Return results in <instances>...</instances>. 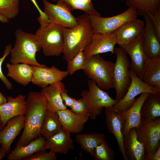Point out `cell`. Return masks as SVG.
Masks as SVG:
<instances>
[{"mask_svg":"<svg viewBox=\"0 0 160 160\" xmlns=\"http://www.w3.org/2000/svg\"><path fill=\"white\" fill-rule=\"evenodd\" d=\"M24 127L16 146H25L39 137L47 109L45 98L41 92L31 91L26 99Z\"/></svg>","mask_w":160,"mask_h":160,"instance_id":"1","label":"cell"},{"mask_svg":"<svg viewBox=\"0 0 160 160\" xmlns=\"http://www.w3.org/2000/svg\"><path fill=\"white\" fill-rule=\"evenodd\" d=\"M76 18L78 24L76 26L71 28H63V59L67 62L80 50H84L90 41L93 34L88 15L84 14Z\"/></svg>","mask_w":160,"mask_h":160,"instance_id":"2","label":"cell"},{"mask_svg":"<svg viewBox=\"0 0 160 160\" xmlns=\"http://www.w3.org/2000/svg\"><path fill=\"white\" fill-rule=\"evenodd\" d=\"M15 44L10 52V63H23L34 66L47 67L40 64L36 59V54L41 48L34 34L18 29L15 32Z\"/></svg>","mask_w":160,"mask_h":160,"instance_id":"3","label":"cell"},{"mask_svg":"<svg viewBox=\"0 0 160 160\" xmlns=\"http://www.w3.org/2000/svg\"><path fill=\"white\" fill-rule=\"evenodd\" d=\"M114 63L104 59L99 54L85 58L84 73L102 89L114 88L113 71Z\"/></svg>","mask_w":160,"mask_h":160,"instance_id":"4","label":"cell"},{"mask_svg":"<svg viewBox=\"0 0 160 160\" xmlns=\"http://www.w3.org/2000/svg\"><path fill=\"white\" fill-rule=\"evenodd\" d=\"M63 27L49 22L36 30L34 35L45 56H59L63 53Z\"/></svg>","mask_w":160,"mask_h":160,"instance_id":"5","label":"cell"},{"mask_svg":"<svg viewBox=\"0 0 160 160\" xmlns=\"http://www.w3.org/2000/svg\"><path fill=\"white\" fill-rule=\"evenodd\" d=\"M88 90H83L81 95L89 111V118L93 120L102 113L104 108L112 107L117 101L93 80L88 81Z\"/></svg>","mask_w":160,"mask_h":160,"instance_id":"6","label":"cell"},{"mask_svg":"<svg viewBox=\"0 0 160 160\" xmlns=\"http://www.w3.org/2000/svg\"><path fill=\"white\" fill-rule=\"evenodd\" d=\"M116 60L113 71V80L116 90L115 100L121 99L125 95L131 83L130 63L127 53L120 47L115 48Z\"/></svg>","mask_w":160,"mask_h":160,"instance_id":"7","label":"cell"},{"mask_svg":"<svg viewBox=\"0 0 160 160\" xmlns=\"http://www.w3.org/2000/svg\"><path fill=\"white\" fill-rule=\"evenodd\" d=\"M136 10L129 8L124 12L111 17L89 15L93 33L109 34L113 33L126 22L137 18Z\"/></svg>","mask_w":160,"mask_h":160,"instance_id":"8","label":"cell"},{"mask_svg":"<svg viewBox=\"0 0 160 160\" xmlns=\"http://www.w3.org/2000/svg\"><path fill=\"white\" fill-rule=\"evenodd\" d=\"M131 83L124 97L116 102L112 107L120 113L129 109L134 104L136 97L141 93L148 92L160 96V88L150 86L140 79L130 68Z\"/></svg>","mask_w":160,"mask_h":160,"instance_id":"9","label":"cell"},{"mask_svg":"<svg viewBox=\"0 0 160 160\" xmlns=\"http://www.w3.org/2000/svg\"><path fill=\"white\" fill-rule=\"evenodd\" d=\"M135 129L138 139L145 148V160L160 143V118L151 120L142 119L140 125Z\"/></svg>","mask_w":160,"mask_h":160,"instance_id":"10","label":"cell"},{"mask_svg":"<svg viewBox=\"0 0 160 160\" xmlns=\"http://www.w3.org/2000/svg\"><path fill=\"white\" fill-rule=\"evenodd\" d=\"M44 12L49 22L62 26L71 28L78 24L76 17L71 13V10L64 1H57L56 4H52L47 0H43Z\"/></svg>","mask_w":160,"mask_h":160,"instance_id":"11","label":"cell"},{"mask_svg":"<svg viewBox=\"0 0 160 160\" xmlns=\"http://www.w3.org/2000/svg\"><path fill=\"white\" fill-rule=\"evenodd\" d=\"M143 41L142 32L130 43L119 46L129 55L131 61L130 68L141 79L144 67L148 59L143 49Z\"/></svg>","mask_w":160,"mask_h":160,"instance_id":"12","label":"cell"},{"mask_svg":"<svg viewBox=\"0 0 160 160\" xmlns=\"http://www.w3.org/2000/svg\"><path fill=\"white\" fill-rule=\"evenodd\" d=\"M116 44V40L114 33L106 34L93 33L90 41L83 50L85 58L108 52L114 54Z\"/></svg>","mask_w":160,"mask_h":160,"instance_id":"13","label":"cell"},{"mask_svg":"<svg viewBox=\"0 0 160 160\" xmlns=\"http://www.w3.org/2000/svg\"><path fill=\"white\" fill-rule=\"evenodd\" d=\"M68 75L67 71H61L55 65L50 68L33 66L31 82L43 88L63 80Z\"/></svg>","mask_w":160,"mask_h":160,"instance_id":"14","label":"cell"},{"mask_svg":"<svg viewBox=\"0 0 160 160\" xmlns=\"http://www.w3.org/2000/svg\"><path fill=\"white\" fill-rule=\"evenodd\" d=\"M24 115L14 117L7 122L0 133V150L9 153L13 142L24 127Z\"/></svg>","mask_w":160,"mask_h":160,"instance_id":"15","label":"cell"},{"mask_svg":"<svg viewBox=\"0 0 160 160\" xmlns=\"http://www.w3.org/2000/svg\"><path fill=\"white\" fill-rule=\"evenodd\" d=\"M143 17L145 22L142 31L143 36V47L144 54L148 59L160 57V41L156 35L153 23L146 14Z\"/></svg>","mask_w":160,"mask_h":160,"instance_id":"16","label":"cell"},{"mask_svg":"<svg viewBox=\"0 0 160 160\" xmlns=\"http://www.w3.org/2000/svg\"><path fill=\"white\" fill-rule=\"evenodd\" d=\"M149 93L144 92L140 94L129 109L121 113L124 135L128 133L131 129L136 128L140 124L142 121L141 109Z\"/></svg>","mask_w":160,"mask_h":160,"instance_id":"17","label":"cell"},{"mask_svg":"<svg viewBox=\"0 0 160 160\" xmlns=\"http://www.w3.org/2000/svg\"><path fill=\"white\" fill-rule=\"evenodd\" d=\"M105 122L107 129L115 137L118 144L119 150L122 154L124 159L128 160L124 150V135L121 113L116 111L112 107L105 108Z\"/></svg>","mask_w":160,"mask_h":160,"instance_id":"18","label":"cell"},{"mask_svg":"<svg viewBox=\"0 0 160 160\" xmlns=\"http://www.w3.org/2000/svg\"><path fill=\"white\" fill-rule=\"evenodd\" d=\"M7 102L0 105V118L4 127L11 118L24 115L26 107V97L19 94L15 97L8 96Z\"/></svg>","mask_w":160,"mask_h":160,"instance_id":"19","label":"cell"},{"mask_svg":"<svg viewBox=\"0 0 160 160\" xmlns=\"http://www.w3.org/2000/svg\"><path fill=\"white\" fill-rule=\"evenodd\" d=\"M144 26L145 22L137 18L126 22L113 32L117 44L120 46L130 43L142 31Z\"/></svg>","mask_w":160,"mask_h":160,"instance_id":"20","label":"cell"},{"mask_svg":"<svg viewBox=\"0 0 160 160\" xmlns=\"http://www.w3.org/2000/svg\"><path fill=\"white\" fill-rule=\"evenodd\" d=\"M56 113L63 129L73 134L83 131L85 124L89 118L88 116L76 114L67 108Z\"/></svg>","mask_w":160,"mask_h":160,"instance_id":"21","label":"cell"},{"mask_svg":"<svg viewBox=\"0 0 160 160\" xmlns=\"http://www.w3.org/2000/svg\"><path fill=\"white\" fill-rule=\"evenodd\" d=\"M65 88L62 81L42 88L41 92L45 98L48 110L53 112H57L67 108L60 95L61 91Z\"/></svg>","mask_w":160,"mask_h":160,"instance_id":"22","label":"cell"},{"mask_svg":"<svg viewBox=\"0 0 160 160\" xmlns=\"http://www.w3.org/2000/svg\"><path fill=\"white\" fill-rule=\"evenodd\" d=\"M124 145L128 160H144L145 148L138 139L135 128L131 129L124 135Z\"/></svg>","mask_w":160,"mask_h":160,"instance_id":"23","label":"cell"},{"mask_svg":"<svg viewBox=\"0 0 160 160\" xmlns=\"http://www.w3.org/2000/svg\"><path fill=\"white\" fill-rule=\"evenodd\" d=\"M46 149L47 140L41 135L25 145L16 146L7 156V159H24L39 151Z\"/></svg>","mask_w":160,"mask_h":160,"instance_id":"24","label":"cell"},{"mask_svg":"<svg viewBox=\"0 0 160 160\" xmlns=\"http://www.w3.org/2000/svg\"><path fill=\"white\" fill-rule=\"evenodd\" d=\"M70 133L63 129L47 139V149L56 153L67 154L70 150L75 149L74 141Z\"/></svg>","mask_w":160,"mask_h":160,"instance_id":"25","label":"cell"},{"mask_svg":"<svg viewBox=\"0 0 160 160\" xmlns=\"http://www.w3.org/2000/svg\"><path fill=\"white\" fill-rule=\"evenodd\" d=\"M8 69L7 76L17 83L25 86L31 82L33 75V66L25 63L12 64L6 63Z\"/></svg>","mask_w":160,"mask_h":160,"instance_id":"26","label":"cell"},{"mask_svg":"<svg viewBox=\"0 0 160 160\" xmlns=\"http://www.w3.org/2000/svg\"><path fill=\"white\" fill-rule=\"evenodd\" d=\"M141 80L150 86L160 88V56L147 59Z\"/></svg>","mask_w":160,"mask_h":160,"instance_id":"27","label":"cell"},{"mask_svg":"<svg viewBox=\"0 0 160 160\" xmlns=\"http://www.w3.org/2000/svg\"><path fill=\"white\" fill-rule=\"evenodd\" d=\"M141 119L153 120L160 117V96L149 93L140 110Z\"/></svg>","mask_w":160,"mask_h":160,"instance_id":"28","label":"cell"},{"mask_svg":"<svg viewBox=\"0 0 160 160\" xmlns=\"http://www.w3.org/2000/svg\"><path fill=\"white\" fill-rule=\"evenodd\" d=\"M63 130L57 113L47 109L42 123L41 135L47 140Z\"/></svg>","mask_w":160,"mask_h":160,"instance_id":"29","label":"cell"},{"mask_svg":"<svg viewBox=\"0 0 160 160\" xmlns=\"http://www.w3.org/2000/svg\"><path fill=\"white\" fill-rule=\"evenodd\" d=\"M105 137L102 133H93L88 134H79L75 139L81 149L93 157L96 147L99 145Z\"/></svg>","mask_w":160,"mask_h":160,"instance_id":"30","label":"cell"},{"mask_svg":"<svg viewBox=\"0 0 160 160\" xmlns=\"http://www.w3.org/2000/svg\"><path fill=\"white\" fill-rule=\"evenodd\" d=\"M125 4L135 9L138 15L142 16L146 12L153 13L160 10V0H126Z\"/></svg>","mask_w":160,"mask_h":160,"instance_id":"31","label":"cell"},{"mask_svg":"<svg viewBox=\"0 0 160 160\" xmlns=\"http://www.w3.org/2000/svg\"><path fill=\"white\" fill-rule=\"evenodd\" d=\"M68 5L71 10L80 9L85 12L89 15L101 16L94 8L91 0H63Z\"/></svg>","mask_w":160,"mask_h":160,"instance_id":"32","label":"cell"},{"mask_svg":"<svg viewBox=\"0 0 160 160\" xmlns=\"http://www.w3.org/2000/svg\"><path fill=\"white\" fill-rule=\"evenodd\" d=\"M19 0H0V14L7 18H15L19 11Z\"/></svg>","mask_w":160,"mask_h":160,"instance_id":"33","label":"cell"},{"mask_svg":"<svg viewBox=\"0 0 160 160\" xmlns=\"http://www.w3.org/2000/svg\"><path fill=\"white\" fill-rule=\"evenodd\" d=\"M114 151L110 148L105 139L95 148L93 157L97 160H113Z\"/></svg>","mask_w":160,"mask_h":160,"instance_id":"34","label":"cell"},{"mask_svg":"<svg viewBox=\"0 0 160 160\" xmlns=\"http://www.w3.org/2000/svg\"><path fill=\"white\" fill-rule=\"evenodd\" d=\"M83 50H80L71 60L67 62V71L71 75L76 71L83 70L85 61Z\"/></svg>","mask_w":160,"mask_h":160,"instance_id":"35","label":"cell"},{"mask_svg":"<svg viewBox=\"0 0 160 160\" xmlns=\"http://www.w3.org/2000/svg\"><path fill=\"white\" fill-rule=\"evenodd\" d=\"M56 153L52 151L47 152L46 150L39 151L35 154L25 159V160H55L57 159Z\"/></svg>","mask_w":160,"mask_h":160,"instance_id":"36","label":"cell"},{"mask_svg":"<svg viewBox=\"0 0 160 160\" xmlns=\"http://www.w3.org/2000/svg\"><path fill=\"white\" fill-rule=\"evenodd\" d=\"M12 48L11 44L7 45L5 47L3 56L0 58V79L9 90L11 89L12 87V85L4 74L2 70V65L5 58L10 53Z\"/></svg>","mask_w":160,"mask_h":160,"instance_id":"37","label":"cell"},{"mask_svg":"<svg viewBox=\"0 0 160 160\" xmlns=\"http://www.w3.org/2000/svg\"><path fill=\"white\" fill-rule=\"evenodd\" d=\"M70 108L72 112L76 114L87 115L89 116V111L81 98L78 100L76 99Z\"/></svg>","mask_w":160,"mask_h":160,"instance_id":"38","label":"cell"},{"mask_svg":"<svg viewBox=\"0 0 160 160\" xmlns=\"http://www.w3.org/2000/svg\"><path fill=\"white\" fill-rule=\"evenodd\" d=\"M146 14L151 20L156 37L160 41V10L153 13L147 12Z\"/></svg>","mask_w":160,"mask_h":160,"instance_id":"39","label":"cell"},{"mask_svg":"<svg viewBox=\"0 0 160 160\" xmlns=\"http://www.w3.org/2000/svg\"><path fill=\"white\" fill-rule=\"evenodd\" d=\"M38 11L40 16L37 19L40 25H45L49 22V21L44 12L42 11L38 5L36 0H31Z\"/></svg>","mask_w":160,"mask_h":160,"instance_id":"40","label":"cell"},{"mask_svg":"<svg viewBox=\"0 0 160 160\" xmlns=\"http://www.w3.org/2000/svg\"><path fill=\"white\" fill-rule=\"evenodd\" d=\"M62 99L64 104L67 107L70 108L76 100V99L70 97L68 94L67 90L65 89H63L60 92Z\"/></svg>","mask_w":160,"mask_h":160,"instance_id":"41","label":"cell"},{"mask_svg":"<svg viewBox=\"0 0 160 160\" xmlns=\"http://www.w3.org/2000/svg\"><path fill=\"white\" fill-rule=\"evenodd\" d=\"M160 160V143L156 150L149 156L146 157L145 160Z\"/></svg>","mask_w":160,"mask_h":160,"instance_id":"42","label":"cell"},{"mask_svg":"<svg viewBox=\"0 0 160 160\" xmlns=\"http://www.w3.org/2000/svg\"><path fill=\"white\" fill-rule=\"evenodd\" d=\"M7 100L5 96L0 92V105L7 102Z\"/></svg>","mask_w":160,"mask_h":160,"instance_id":"43","label":"cell"},{"mask_svg":"<svg viewBox=\"0 0 160 160\" xmlns=\"http://www.w3.org/2000/svg\"><path fill=\"white\" fill-rule=\"evenodd\" d=\"M9 19L4 16L0 14V21L2 23H7L8 22Z\"/></svg>","mask_w":160,"mask_h":160,"instance_id":"44","label":"cell"},{"mask_svg":"<svg viewBox=\"0 0 160 160\" xmlns=\"http://www.w3.org/2000/svg\"><path fill=\"white\" fill-rule=\"evenodd\" d=\"M6 154L0 150V160H1L4 158L6 156Z\"/></svg>","mask_w":160,"mask_h":160,"instance_id":"45","label":"cell"},{"mask_svg":"<svg viewBox=\"0 0 160 160\" xmlns=\"http://www.w3.org/2000/svg\"><path fill=\"white\" fill-rule=\"evenodd\" d=\"M4 127L3 126L2 122L0 118V133Z\"/></svg>","mask_w":160,"mask_h":160,"instance_id":"46","label":"cell"},{"mask_svg":"<svg viewBox=\"0 0 160 160\" xmlns=\"http://www.w3.org/2000/svg\"><path fill=\"white\" fill-rule=\"evenodd\" d=\"M53 0L54 1H55L63 0Z\"/></svg>","mask_w":160,"mask_h":160,"instance_id":"47","label":"cell"},{"mask_svg":"<svg viewBox=\"0 0 160 160\" xmlns=\"http://www.w3.org/2000/svg\"><path fill=\"white\" fill-rule=\"evenodd\" d=\"M0 147H1V144L0 143Z\"/></svg>","mask_w":160,"mask_h":160,"instance_id":"48","label":"cell"},{"mask_svg":"<svg viewBox=\"0 0 160 160\" xmlns=\"http://www.w3.org/2000/svg\"><path fill=\"white\" fill-rule=\"evenodd\" d=\"M122 0V1H124V0Z\"/></svg>","mask_w":160,"mask_h":160,"instance_id":"49","label":"cell"}]
</instances>
